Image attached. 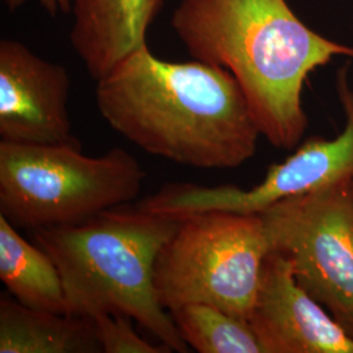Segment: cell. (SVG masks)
Returning a JSON list of instances; mask_svg holds the SVG:
<instances>
[{"mask_svg": "<svg viewBox=\"0 0 353 353\" xmlns=\"http://www.w3.org/2000/svg\"><path fill=\"white\" fill-rule=\"evenodd\" d=\"M4 4L8 7L10 11H14L20 8L28 0H3ZM45 11L50 13L51 16L59 12H68L72 11V1L74 0H38Z\"/></svg>", "mask_w": 353, "mask_h": 353, "instance_id": "cell-15", "label": "cell"}, {"mask_svg": "<svg viewBox=\"0 0 353 353\" xmlns=\"http://www.w3.org/2000/svg\"><path fill=\"white\" fill-rule=\"evenodd\" d=\"M109 126L143 151L198 169H234L256 152L261 130L228 70L166 62L147 45L97 80Z\"/></svg>", "mask_w": 353, "mask_h": 353, "instance_id": "cell-1", "label": "cell"}, {"mask_svg": "<svg viewBox=\"0 0 353 353\" xmlns=\"http://www.w3.org/2000/svg\"><path fill=\"white\" fill-rule=\"evenodd\" d=\"M336 89L345 117L341 134L334 139L314 137L300 143L290 157L272 165L255 188L168 183L143 199L140 207L173 219L207 211L261 214L283 199L353 178V89L345 68L338 72Z\"/></svg>", "mask_w": 353, "mask_h": 353, "instance_id": "cell-7", "label": "cell"}, {"mask_svg": "<svg viewBox=\"0 0 353 353\" xmlns=\"http://www.w3.org/2000/svg\"><path fill=\"white\" fill-rule=\"evenodd\" d=\"M249 325L263 353H353L352 338L274 250L262 265Z\"/></svg>", "mask_w": 353, "mask_h": 353, "instance_id": "cell-9", "label": "cell"}, {"mask_svg": "<svg viewBox=\"0 0 353 353\" xmlns=\"http://www.w3.org/2000/svg\"><path fill=\"white\" fill-rule=\"evenodd\" d=\"M179 220L119 207L75 225L41 228L33 240L58 267L67 314L135 319L173 352H189L154 288V265Z\"/></svg>", "mask_w": 353, "mask_h": 353, "instance_id": "cell-3", "label": "cell"}, {"mask_svg": "<svg viewBox=\"0 0 353 353\" xmlns=\"http://www.w3.org/2000/svg\"><path fill=\"white\" fill-rule=\"evenodd\" d=\"M165 0H74L71 43L89 75L100 80L147 45V32Z\"/></svg>", "mask_w": 353, "mask_h": 353, "instance_id": "cell-10", "label": "cell"}, {"mask_svg": "<svg viewBox=\"0 0 353 353\" xmlns=\"http://www.w3.org/2000/svg\"><path fill=\"white\" fill-rule=\"evenodd\" d=\"M170 24L190 55L228 70L275 148L296 150L307 128L303 85L353 48L310 29L287 0H181Z\"/></svg>", "mask_w": 353, "mask_h": 353, "instance_id": "cell-2", "label": "cell"}, {"mask_svg": "<svg viewBox=\"0 0 353 353\" xmlns=\"http://www.w3.org/2000/svg\"><path fill=\"white\" fill-rule=\"evenodd\" d=\"M178 220L154 265L161 306L207 303L249 321L271 250L261 214L207 211Z\"/></svg>", "mask_w": 353, "mask_h": 353, "instance_id": "cell-5", "label": "cell"}, {"mask_svg": "<svg viewBox=\"0 0 353 353\" xmlns=\"http://www.w3.org/2000/svg\"><path fill=\"white\" fill-rule=\"evenodd\" d=\"M271 250L353 339V178L261 212Z\"/></svg>", "mask_w": 353, "mask_h": 353, "instance_id": "cell-6", "label": "cell"}, {"mask_svg": "<svg viewBox=\"0 0 353 353\" xmlns=\"http://www.w3.org/2000/svg\"><path fill=\"white\" fill-rule=\"evenodd\" d=\"M92 318L37 310L0 294V353H99Z\"/></svg>", "mask_w": 353, "mask_h": 353, "instance_id": "cell-11", "label": "cell"}, {"mask_svg": "<svg viewBox=\"0 0 353 353\" xmlns=\"http://www.w3.org/2000/svg\"><path fill=\"white\" fill-rule=\"evenodd\" d=\"M186 344L199 353H263L249 321L207 303L169 310Z\"/></svg>", "mask_w": 353, "mask_h": 353, "instance_id": "cell-13", "label": "cell"}, {"mask_svg": "<svg viewBox=\"0 0 353 353\" xmlns=\"http://www.w3.org/2000/svg\"><path fill=\"white\" fill-rule=\"evenodd\" d=\"M97 341L105 353H170L164 343L156 345L143 339L123 314L101 313L93 318Z\"/></svg>", "mask_w": 353, "mask_h": 353, "instance_id": "cell-14", "label": "cell"}, {"mask_svg": "<svg viewBox=\"0 0 353 353\" xmlns=\"http://www.w3.org/2000/svg\"><path fill=\"white\" fill-rule=\"evenodd\" d=\"M71 80L14 39L0 41V140L81 148L67 109Z\"/></svg>", "mask_w": 353, "mask_h": 353, "instance_id": "cell-8", "label": "cell"}, {"mask_svg": "<svg viewBox=\"0 0 353 353\" xmlns=\"http://www.w3.org/2000/svg\"><path fill=\"white\" fill-rule=\"evenodd\" d=\"M0 279L16 301L32 309L67 314L59 270L50 255L24 240L0 214Z\"/></svg>", "mask_w": 353, "mask_h": 353, "instance_id": "cell-12", "label": "cell"}, {"mask_svg": "<svg viewBox=\"0 0 353 353\" xmlns=\"http://www.w3.org/2000/svg\"><path fill=\"white\" fill-rule=\"evenodd\" d=\"M145 176L118 147L89 157L68 145L0 140V214L17 229L75 225L134 201Z\"/></svg>", "mask_w": 353, "mask_h": 353, "instance_id": "cell-4", "label": "cell"}]
</instances>
